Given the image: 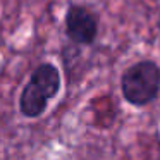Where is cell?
<instances>
[{
    "label": "cell",
    "instance_id": "obj_1",
    "mask_svg": "<svg viewBox=\"0 0 160 160\" xmlns=\"http://www.w3.org/2000/svg\"><path fill=\"white\" fill-rule=\"evenodd\" d=\"M60 84V72L53 64L42 62L36 66L19 95V112L28 119H38L47 110L48 102L59 95Z\"/></svg>",
    "mask_w": 160,
    "mask_h": 160
},
{
    "label": "cell",
    "instance_id": "obj_2",
    "mask_svg": "<svg viewBox=\"0 0 160 160\" xmlns=\"http://www.w3.org/2000/svg\"><path fill=\"white\" fill-rule=\"evenodd\" d=\"M121 90L131 105H146L155 100L160 90V66L153 60L132 64L121 79Z\"/></svg>",
    "mask_w": 160,
    "mask_h": 160
},
{
    "label": "cell",
    "instance_id": "obj_3",
    "mask_svg": "<svg viewBox=\"0 0 160 160\" xmlns=\"http://www.w3.org/2000/svg\"><path fill=\"white\" fill-rule=\"evenodd\" d=\"M66 35L76 45H91L98 35V19L90 9L72 4L66 12Z\"/></svg>",
    "mask_w": 160,
    "mask_h": 160
}]
</instances>
